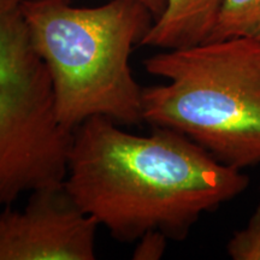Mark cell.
Instances as JSON below:
<instances>
[{
	"label": "cell",
	"mask_w": 260,
	"mask_h": 260,
	"mask_svg": "<svg viewBox=\"0 0 260 260\" xmlns=\"http://www.w3.org/2000/svg\"><path fill=\"white\" fill-rule=\"evenodd\" d=\"M92 117L73 132L63 186L75 204L123 242L148 232L184 239L200 217L235 199L249 178L188 136L152 126L125 132Z\"/></svg>",
	"instance_id": "6da1fadb"
},
{
	"label": "cell",
	"mask_w": 260,
	"mask_h": 260,
	"mask_svg": "<svg viewBox=\"0 0 260 260\" xmlns=\"http://www.w3.org/2000/svg\"><path fill=\"white\" fill-rule=\"evenodd\" d=\"M38 54L50 75L61 125L74 132L92 117L119 125L142 118V88L130 57L155 17L139 0L77 8L70 0H22Z\"/></svg>",
	"instance_id": "7a4b0ae2"
},
{
	"label": "cell",
	"mask_w": 260,
	"mask_h": 260,
	"mask_svg": "<svg viewBox=\"0 0 260 260\" xmlns=\"http://www.w3.org/2000/svg\"><path fill=\"white\" fill-rule=\"evenodd\" d=\"M164 83L142 90V118L237 170L260 164V42L210 40L144 61Z\"/></svg>",
	"instance_id": "3957f363"
},
{
	"label": "cell",
	"mask_w": 260,
	"mask_h": 260,
	"mask_svg": "<svg viewBox=\"0 0 260 260\" xmlns=\"http://www.w3.org/2000/svg\"><path fill=\"white\" fill-rule=\"evenodd\" d=\"M21 2L0 0V207L63 186L73 142Z\"/></svg>",
	"instance_id": "277c9868"
},
{
	"label": "cell",
	"mask_w": 260,
	"mask_h": 260,
	"mask_svg": "<svg viewBox=\"0 0 260 260\" xmlns=\"http://www.w3.org/2000/svg\"><path fill=\"white\" fill-rule=\"evenodd\" d=\"M98 228L64 186L32 191L23 210L0 211V260H94Z\"/></svg>",
	"instance_id": "5b68a950"
},
{
	"label": "cell",
	"mask_w": 260,
	"mask_h": 260,
	"mask_svg": "<svg viewBox=\"0 0 260 260\" xmlns=\"http://www.w3.org/2000/svg\"><path fill=\"white\" fill-rule=\"evenodd\" d=\"M222 4L223 0H165L141 45L164 51L203 44L212 34Z\"/></svg>",
	"instance_id": "8992f818"
},
{
	"label": "cell",
	"mask_w": 260,
	"mask_h": 260,
	"mask_svg": "<svg viewBox=\"0 0 260 260\" xmlns=\"http://www.w3.org/2000/svg\"><path fill=\"white\" fill-rule=\"evenodd\" d=\"M246 38L260 42V0H223L210 40Z\"/></svg>",
	"instance_id": "52a82bcc"
},
{
	"label": "cell",
	"mask_w": 260,
	"mask_h": 260,
	"mask_svg": "<svg viewBox=\"0 0 260 260\" xmlns=\"http://www.w3.org/2000/svg\"><path fill=\"white\" fill-rule=\"evenodd\" d=\"M226 252L233 260H260V203L246 225L230 237Z\"/></svg>",
	"instance_id": "ba28073f"
},
{
	"label": "cell",
	"mask_w": 260,
	"mask_h": 260,
	"mask_svg": "<svg viewBox=\"0 0 260 260\" xmlns=\"http://www.w3.org/2000/svg\"><path fill=\"white\" fill-rule=\"evenodd\" d=\"M169 237L164 233L153 230L142 235L138 240V246L133 253L135 260H158L164 255Z\"/></svg>",
	"instance_id": "9c48e42d"
},
{
	"label": "cell",
	"mask_w": 260,
	"mask_h": 260,
	"mask_svg": "<svg viewBox=\"0 0 260 260\" xmlns=\"http://www.w3.org/2000/svg\"><path fill=\"white\" fill-rule=\"evenodd\" d=\"M139 2H141L145 6H147L155 18L161 14L165 6V0H139Z\"/></svg>",
	"instance_id": "30bf717a"
}]
</instances>
